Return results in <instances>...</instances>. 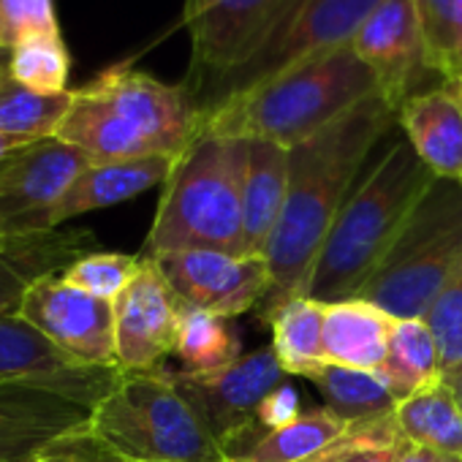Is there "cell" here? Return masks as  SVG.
Listing matches in <instances>:
<instances>
[{"label": "cell", "instance_id": "obj_1", "mask_svg": "<svg viewBox=\"0 0 462 462\" xmlns=\"http://www.w3.org/2000/svg\"><path fill=\"white\" fill-rule=\"evenodd\" d=\"M394 125L397 109L378 93L289 150L286 204L264 256L270 267L264 316L291 297H305L337 212L356 188L367 158Z\"/></svg>", "mask_w": 462, "mask_h": 462}, {"label": "cell", "instance_id": "obj_2", "mask_svg": "<svg viewBox=\"0 0 462 462\" xmlns=\"http://www.w3.org/2000/svg\"><path fill=\"white\" fill-rule=\"evenodd\" d=\"M201 134V112L185 85H166L131 66H115L74 90L58 139L93 163L150 155L177 158Z\"/></svg>", "mask_w": 462, "mask_h": 462}, {"label": "cell", "instance_id": "obj_3", "mask_svg": "<svg viewBox=\"0 0 462 462\" xmlns=\"http://www.w3.org/2000/svg\"><path fill=\"white\" fill-rule=\"evenodd\" d=\"M432 180L408 139L397 136L337 212L305 297L327 305L359 297Z\"/></svg>", "mask_w": 462, "mask_h": 462}, {"label": "cell", "instance_id": "obj_4", "mask_svg": "<svg viewBox=\"0 0 462 462\" xmlns=\"http://www.w3.org/2000/svg\"><path fill=\"white\" fill-rule=\"evenodd\" d=\"M248 139L201 131L171 166L144 240V256L177 251L245 254L243 185Z\"/></svg>", "mask_w": 462, "mask_h": 462}, {"label": "cell", "instance_id": "obj_5", "mask_svg": "<svg viewBox=\"0 0 462 462\" xmlns=\"http://www.w3.org/2000/svg\"><path fill=\"white\" fill-rule=\"evenodd\" d=\"M370 96H378V82L346 44L223 101L201 117V131L291 150Z\"/></svg>", "mask_w": 462, "mask_h": 462}, {"label": "cell", "instance_id": "obj_6", "mask_svg": "<svg viewBox=\"0 0 462 462\" xmlns=\"http://www.w3.org/2000/svg\"><path fill=\"white\" fill-rule=\"evenodd\" d=\"M88 427L128 462H231L166 367L120 373Z\"/></svg>", "mask_w": 462, "mask_h": 462}, {"label": "cell", "instance_id": "obj_7", "mask_svg": "<svg viewBox=\"0 0 462 462\" xmlns=\"http://www.w3.org/2000/svg\"><path fill=\"white\" fill-rule=\"evenodd\" d=\"M462 270V182L435 177L392 251L359 291L394 319H424Z\"/></svg>", "mask_w": 462, "mask_h": 462}, {"label": "cell", "instance_id": "obj_8", "mask_svg": "<svg viewBox=\"0 0 462 462\" xmlns=\"http://www.w3.org/2000/svg\"><path fill=\"white\" fill-rule=\"evenodd\" d=\"M378 4L381 0H289L281 17L237 66L188 93L204 117L228 98L351 44L354 33Z\"/></svg>", "mask_w": 462, "mask_h": 462}, {"label": "cell", "instance_id": "obj_9", "mask_svg": "<svg viewBox=\"0 0 462 462\" xmlns=\"http://www.w3.org/2000/svg\"><path fill=\"white\" fill-rule=\"evenodd\" d=\"M90 155L52 136L0 163V243L52 231L55 209Z\"/></svg>", "mask_w": 462, "mask_h": 462}, {"label": "cell", "instance_id": "obj_10", "mask_svg": "<svg viewBox=\"0 0 462 462\" xmlns=\"http://www.w3.org/2000/svg\"><path fill=\"white\" fill-rule=\"evenodd\" d=\"M63 356L82 367H117L115 305L71 286L63 275L36 281L17 310Z\"/></svg>", "mask_w": 462, "mask_h": 462}, {"label": "cell", "instance_id": "obj_11", "mask_svg": "<svg viewBox=\"0 0 462 462\" xmlns=\"http://www.w3.org/2000/svg\"><path fill=\"white\" fill-rule=\"evenodd\" d=\"M177 381L215 440L231 454L256 435L259 408L286 381V370L273 348H256L212 375H188L180 370Z\"/></svg>", "mask_w": 462, "mask_h": 462}, {"label": "cell", "instance_id": "obj_12", "mask_svg": "<svg viewBox=\"0 0 462 462\" xmlns=\"http://www.w3.org/2000/svg\"><path fill=\"white\" fill-rule=\"evenodd\" d=\"M351 50L370 69L378 93L394 109L443 85V77L430 69L413 0H381L354 33Z\"/></svg>", "mask_w": 462, "mask_h": 462}, {"label": "cell", "instance_id": "obj_13", "mask_svg": "<svg viewBox=\"0 0 462 462\" xmlns=\"http://www.w3.org/2000/svg\"><path fill=\"white\" fill-rule=\"evenodd\" d=\"M188 308L237 319L262 308L270 291V267L262 256H228L215 251H177L150 256Z\"/></svg>", "mask_w": 462, "mask_h": 462}, {"label": "cell", "instance_id": "obj_14", "mask_svg": "<svg viewBox=\"0 0 462 462\" xmlns=\"http://www.w3.org/2000/svg\"><path fill=\"white\" fill-rule=\"evenodd\" d=\"M286 6L289 0H185L193 58L182 85L193 93L237 66Z\"/></svg>", "mask_w": 462, "mask_h": 462}, {"label": "cell", "instance_id": "obj_15", "mask_svg": "<svg viewBox=\"0 0 462 462\" xmlns=\"http://www.w3.org/2000/svg\"><path fill=\"white\" fill-rule=\"evenodd\" d=\"M112 305L117 370L144 373L163 367V359L177 348L182 302L150 256L142 254L139 273Z\"/></svg>", "mask_w": 462, "mask_h": 462}, {"label": "cell", "instance_id": "obj_16", "mask_svg": "<svg viewBox=\"0 0 462 462\" xmlns=\"http://www.w3.org/2000/svg\"><path fill=\"white\" fill-rule=\"evenodd\" d=\"M93 405L44 383L0 386V462H36L60 435L90 421Z\"/></svg>", "mask_w": 462, "mask_h": 462}, {"label": "cell", "instance_id": "obj_17", "mask_svg": "<svg viewBox=\"0 0 462 462\" xmlns=\"http://www.w3.org/2000/svg\"><path fill=\"white\" fill-rule=\"evenodd\" d=\"M120 378L117 367H82L63 356L39 329L23 316H0V386L9 383H44L60 386L93 408Z\"/></svg>", "mask_w": 462, "mask_h": 462}, {"label": "cell", "instance_id": "obj_18", "mask_svg": "<svg viewBox=\"0 0 462 462\" xmlns=\"http://www.w3.org/2000/svg\"><path fill=\"white\" fill-rule=\"evenodd\" d=\"M90 245L93 235L85 228H52L0 243V316L17 313L36 281L63 275L79 256L90 254Z\"/></svg>", "mask_w": 462, "mask_h": 462}, {"label": "cell", "instance_id": "obj_19", "mask_svg": "<svg viewBox=\"0 0 462 462\" xmlns=\"http://www.w3.org/2000/svg\"><path fill=\"white\" fill-rule=\"evenodd\" d=\"M397 128L435 177L462 182V104L446 85L408 98Z\"/></svg>", "mask_w": 462, "mask_h": 462}, {"label": "cell", "instance_id": "obj_20", "mask_svg": "<svg viewBox=\"0 0 462 462\" xmlns=\"http://www.w3.org/2000/svg\"><path fill=\"white\" fill-rule=\"evenodd\" d=\"M171 166H174L171 155L90 163L74 180V185L58 204L55 217H52L55 228H60L66 220H74L85 212L123 204L155 185H163L171 174Z\"/></svg>", "mask_w": 462, "mask_h": 462}, {"label": "cell", "instance_id": "obj_21", "mask_svg": "<svg viewBox=\"0 0 462 462\" xmlns=\"http://www.w3.org/2000/svg\"><path fill=\"white\" fill-rule=\"evenodd\" d=\"M286 190L289 150L275 142L248 139V169L243 185V226L248 256H267L283 215Z\"/></svg>", "mask_w": 462, "mask_h": 462}, {"label": "cell", "instance_id": "obj_22", "mask_svg": "<svg viewBox=\"0 0 462 462\" xmlns=\"http://www.w3.org/2000/svg\"><path fill=\"white\" fill-rule=\"evenodd\" d=\"M394 321V316L359 297L329 302L324 310V362L381 370Z\"/></svg>", "mask_w": 462, "mask_h": 462}, {"label": "cell", "instance_id": "obj_23", "mask_svg": "<svg viewBox=\"0 0 462 462\" xmlns=\"http://www.w3.org/2000/svg\"><path fill=\"white\" fill-rule=\"evenodd\" d=\"M351 424L329 408L302 411L291 424L270 432H259L231 451V462H308L324 448L337 443Z\"/></svg>", "mask_w": 462, "mask_h": 462}, {"label": "cell", "instance_id": "obj_24", "mask_svg": "<svg viewBox=\"0 0 462 462\" xmlns=\"http://www.w3.org/2000/svg\"><path fill=\"white\" fill-rule=\"evenodd\" d=\"M394 421L408 443L462 457V408L446 381L397 400Z\"/></svg>", "mask_w": 462, "mask_h": 462}, {"label": "cell", "instance_id": "obj_25", "mask_svg": "<svg viewBox=\"0 0 462 462\" xmlns=\"http://www.w3.org/2000/svg\"><path fill=\"white\" fill-rule=\"evenodd\" d=\"M308 381L319 389L327 408L348 424L392 416L397 405V397L378 370H356L324 362L308 375Z\"/></svg>", "mask_w": 462, "mask_h": 462}, {"label": "cell", "instance_id": "obj_26", "mask_svg": "<svg viewBox=\"0 0 462 462\" xmlns=\"http://www.w3.org/2000/svg\"><path fill=\"white\" fill-rule=\"evenodd\" d=\"M324 310L327 302L291 297L267 313L273 327V351L286 375L308 378L319 365H324Z\"/></svg>", "mask_w": 462, "mask_h": 462}, {"label": "cell", "instance_id": "obj_27", "mask_svg": "<svg viewBox=\"0 0 462 462\" xmlns=\"http://www.w3.org/2000/svg\"><path fill=\"white\" fill-rule=\"evenodd\" d=\"M397 400L443 381L440 354L424 319H397L386 359L378 370Z\"/></svg>", "mask_w": 462, "mask_h": 462}, {"label": "cell", "instance_id": "obj_28", "mask_svg": "<svg viewBox=\"0 0 462 462\" xmlns=\"http://www.w3.org/2000/svg\"><path fill=\"white\" fill-rule=\"evenodd\" d=\"M71 101L74 90L39 93L12 77L0 79V134L28 144L52 139L58 136Z\"/></svg>", "mask_w": 462, "mask_h": 462}, {"label": "cell", "instance_id": "obj_29", "mask_svg": "<svg viewBox=\"0 0 462 462\" xmlns=\"http://www.w3.org/2000/svg\"><path fill=\"white\" fill-rule=\"evenodd\" d=\"M174 356L180 359L182 373L212 375L235 365L243 354L235 329L228 327V319L182 305Z\"/></svg>", "mask_w": 462, "mask_h": 462}, {"label": "cell", "instance_id": "obj_30", "mask_svg": "<svg viewBox=\"0 0 462 462\" xmlns=\"http://www.w3.org/2000/svg\"><path fill=\"white\" fill-rule=\"evenodd\" d=\"M71 55L60 33L36 36L9 50V77L39 93H66Z\"/></svg>", "mask_w": 462, "mask_h": 462}, {"label": "cell", "instance_id": "obj_31", "mask_svg": "<svg viewBox=\"0 0 462 462\" xmlns=\"http://www.w3.org/2000/svg\"><path fill=\"white\" fill-rule=\"evenodd\" d=\"M430 69L446 79L462 71V0H413Z\"/></svg>", "mask_w": 462, "mask_h": 462}, {"label": "cell", "instance_id": "obj_32", "mask_svg": "<svg viewBox=\"0 0 462 462\" xmlns=\"http://www.w3.org/2000/svg\"><path fill=\"white\" fill-rule=\"evenodd\" d=\"M408 440L402 438L392 413L375 421L351 424V430L337 443L308 462H397Z\"/></svg>", "mask_w": 462, "mask_h": 462}, {"label": "cell", "instance_id": "obj_33", "mask_svg": "<svg viewBox=\"0 0 462 462\" xmlns=\"http://www.w3.org/2000/svg\"><path fill=\"white\" fill-rule=\"evenodd\" d=\"M142 256H131V254H109V251H90L85 256H79L66 273L63 278L88 291L90 297L115 302L125 286L134 281V275L139 273Z\"/></svg>", "mask_w": 462, "mask_h": 462}, {"label": "cell", "instance_id": "obj_34", "mask_svg": "<svg viewBox=\"0 0 462 462\" xmlns=\"http://www.w3.org/2000/svg\"><path fill=\"white\" fill-rule=\"evenodd\" d=\"M424 324L435 337L446 381L462 370V270L435 297V302L424 313Z\"/></svg>", "mask_w": 462, "mask_h": 462}, {"label": "cell", "instance_id": "obj_35", "mask_svg": "<svg viewBox=\"0 0 462 462\" xmlns=\"http://www.w3.org/2000/svg\"><path fill=\"white\" fill-rule=\"evenodd\" d=\"M50 33H60L55 0H0V50Z\"/></svg>", "mask_w": 462, "mask_h": 462}, {"label": "cell", "instance_id": "obj_36", "mask_svg": "<svg viewBox=\"0 0 462 462\" xmlns=\"http://www.w3.org/2000/svg\"><path fill=\"white\" fill-rule=\"evenodd\" d=\"M36 462H128L123 457H117L115 451H109L93 432L88 424L55 438L39 457Z\"/></svg>", "mask_w": 462, "mask_h": 462}, {"label": "cell", "instance_id": "obj_37", "mask_svg": "<svg viewBox=\"0 0 462 462\" xmlns=\"http://www.w3.org/2000/svg\"><path fill=\"white\" fill-rule=\"evenodd\" d=\"M302 413V402L300 394L291 383H281L278 389H273L267 394V400L259 408V419H256V435L259 432H270V430H281L286 424H291L297 416Z\"/></svg>", "mask_w": 462, "mask_h": 462}, {"label": "cell", "instance_id": "obj_38", "mask_svg": "<svg viewBox=\"0 0 462 462\" xmlns=\"http://www.w3.org/2000/svg\"><path fill=\"white\" fill-rule=\"evenodd\" d=\"M397 462H462V457H448V454H440V451H432V448L408 443L400 451Z\"/></svg>", "mask_w": 462, "mask_h": 462}, {"label": "cell", "instance_id": "obj_39", "mask_svg": "<svg viewBox=\"0 0 462 462\" xmlns=\"http://www.w3.org/2000/svg\"><path fill=\"white\" fill-rule=\"evenodd\" d=\"M36 144V142H33ZM28 142H20V139H12V136H4L0 134V163H6L12 155H17L20 150H25Z\"/></svg>", "mask_w": 462, "mask_h": 462}, {"label": "cell", "instance_id": "obj_40", "mask_svg": "<svg viewBox=\"0 0 462 462\" xmlns=\"http://www.w3.org/2000/svg\"><path fill=\"white\" fill-rule=\"evenodd\" d=\"M446 383H448V389H451L454 400H457V402H459V408H462V370H459V373H454L451 378H446Z\"/></svg>", "mask_w": 462, "mask_h": 462}, {"label": "cell", "instance_id": "obj_41", "mask_svg": "<svg viewBox=\"0 0 462 462\" xmlns=\"http://www.w3.org/2000/svg\"><path fill=\"white\" fill-rule=\"evenodd\" d=\"M443 85H446V88H448V90L454 93V98H457V101L462 104V71H457V74H454L451 79H446Z\"/></svg>", "mask_w": 462, "mask_h": 462}, {"label": "cell", "instance_id": "obj_42", "mask_svg": "<svg viewBox=\"0 0 462 462\" xmlns=\"http://www.w3.org/2000/svg\"><path fill=\"white\" fill-rule=\"evenodd\" d=\"M6 77H9V52L0 50V79H6Z\"/></svg>", "mask_w": 462, "mask_h": 462}]
</instances>
